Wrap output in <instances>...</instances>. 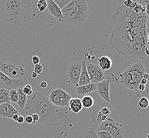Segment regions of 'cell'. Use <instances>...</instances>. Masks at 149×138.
<instances>
[{
    "label": "cell",
    "instance_id": "obj_1",
    "mask_svg": "<svg viewBox=\"0 0 149 138\" xmlns=\"http://www.w3.org/2000/svg\"><path fill=\"white\" fill-rule=\"evenodd\" d=\"M114 27L109 42L114 50L126 60L146 59L147 46L146 13H137L122 4L112 16Z\"/></svg>",
    "mask_w": 149,
    "mask_h": 138
},
{
    "label": "cell",
    "instance_id": "obj_2",
    "mask_svg": "<svg viewBox=\"0 0 149 138\" xmlns=\"http://www.w3.org/2000/svg\"><path fill=\"white\" fill-rule=\"evenodd\" d=\"M33 10L31 0H0V18L21 26L28 21Z\"/></svg>",
    "mask_w": 149,
    "mask_h": 138
},
{
    "label": "cell",
    "instance_id": "obj_3",
    "mask_svg": "<svg viewBox=\"0 0 149 138\" xmlns=\"http://www.w3.org/2000/svg\"><path fill=\"white\" fill-rule=\"evenodd\" d=\"M146 69L142 63L136 62L128 67L123 73L117 72L111 74L113 81L116 83H120L130 90L137 89L143 78Z\"/></svg>",
    "mask_w": 149,
    "mask_h": 138
},
{
    "label": "cell",
    "instance_id": "obj_4",
    "mask_svg": "<svg viewBox=\"0 0 149 138\" xmlns=\"http://www.w3.org/2000/svg\"><path fill=\"white\" fill-rule=\"evenodd\" d=\"M33 114H38L39 116V120L37 123L49 127L58 126L65 121L73 118L75 115L69 107H58L52 110L37 109Z\"/></svg>",
    "mask_w": 149,
    "mask_h": 138
},
{
    "label": "cell",
    "instance_id": "obj_5",
    "mask_svg": "<svg viewBox=\"0 0 149 138\" xmlns=\"http://www.w3.org/2000/svg\"><path fill=\"white\" fill-rule=\"evenodd\" d=\"M0 71L12 79L28 78V73L24 65L12 58H0Z\"/></svg>",
    "mask_w": 149,
    "mask_h": 138
},
{
    "label": "cell",
    "instance_id": "obj_6",
    "mask_svg": "<svg viewBox=\"0 0 149 138\" xmlns=\"http://www.w3.org/2000/svg\"><path fill=\"white\" fill-rule=\"evenodd\" d=\"M58 108L51 103L45 93L39 91L33 92L31 96H28L24 111L26 115H31L37 109L52 110Z\"/></svg>",
    "mask_w": 149,
    "mask_h": 138
},
{
    "label": "cell",
    "instance_id": "obj_7",
    "mask_svg": "<svg viewBox=\"0 0 149 138\" xmlns=\"http://www.w3.org/2000/svg\"><path fill=\"white\" fill-rule=\"evenodd\" d=\"M95 131H107L112 135L113 138H124L125 134L122 124L117 123L110 117L99 125Z\"/></svg>",
    "mask_w": 149,
    "mask_h": 138
},
{
    "label": "cell",
    "instance_id": "obj_8",
    "mask_svg": "<svg viewBox=\"0 0 149 138\" xmlns=\"http://www.w3.org/2000/svg\"><path fill=\"white\" fill-rule=\"evenodd\" d=\"M72 97L69 93L61 88H55L49 93L48 99L55 106L60 108L69 107Z\"/></svg>",
    "mask_w": 149,
    "mask_h": 138
},
{
    "label": "cell",
    "instance_id": "obj_9",
    "mask_svg": "<svg viewBox=\"0 0 149 138\" xmlns=\"http://www.w3.org/2000/svg\"><path fill=\"white\" fill-rule=\"evenodd\" d=\"M28 79H12L0 71V89L18 90L22 89L28 83Z\"/></svg>",
    "mask_w": 149,
    "mask_h": 138
},
{
    "label": "cell",
    "instance_id": "obj_10",
    "mask_svg": "<svg viewBox=\"0 0 149 138\" xmlns=\"http://www.w3.org/2000/svg\"><path fill=\"white\" fill-rule=\"evenodd\" d=\"M66 6L72 9L84 22L89 15V9L86 0H72Z\"/></svg>",
    "mask_w": 149,
    "mask_h": 138
},
{
    "label": "cell",
    "instance_id": "obj_11",
    "mask_svg": "<svg viewBox=\"0 0 149 138\" xmlns=\"http://www.w3.org/2000/svg\"><path fill=\"white\" fill-rule=\"evenodd\" d=\"M82 68V62L78 61L72 62L69 65L66 70L69 83L78 87Z\"/></svg>",
    "mask_w": 149,
    "mask_h": 138
},
{
    "label": "cell",
    "instance_id": "obj_12",
    "mask_svg": "<svg viewBox=\"0 0 149 138\" xmlns=\"http://www.w3.org/2000/svg\"><path fill=\"white\" fill-rule=\"evenodd\" d=\"M63 15V22L72 26H77L84 23L80 17L72 9L65 6L61 9Z\"/></svg>",
    "mask_w": 149,
    "mask_h": 138
},
{
    "label": "cell",
    "instance_id": "obj_13",
    "mask_svg": "<svg viewBox=\"0 0 149 138\" xmlns=\"http://www.w3.org/2000/svg\"><path fill=\"white\" fill-rule=\"evenodd\" d=\"M86 69L91 83L97 84L104 80V72L99 66L95 63H86Z\"/></svg>",
    "mask_w": 149,
    "mask_h": 138
},
{
    "label": "cell",
    "instance_id": "obj_14",
    "mask_svg": "<svg viewBox=\"0 0 149 138\" xmlns=\"http://www.w3.org/2000/svg\"><path fill=\"white\" fill-rule=\"evenodd\" d=\"M110 77H108L106 80H104L96 84L97 90L99 96L107 102H110Z\"/></svg>",
    "mask_w": 149,
    "mask_h": 138
},
{
    "label": "cell",
    "instance_id": "obj_15",
    "mask_svg": "<svg viewBox=\"0 0 149 138\" xmlns=\"http://www.w3.org/2000/svg\"><path fill=\"white\" fill-rule=\"evenodd\" d=\"M15 114H20V112L16 109L10 102L0 105V116L12 118Z\"/></svg>",
    "mask_w": 149,
    "mask_h": 138
},
{
    "label": "cell",
    "instance_id": "obj_16",
    "mask_svg": "<svg viewBox=\"0 0 149 138\" xmlns=\"http://www.w3.org/2000/svg\"><path fill=\"white\" fill-rule=\"evenodd\" d=\"M46 10L47 12L57 20L63 22V15L61 9H60L52 0H47V6Z\"/></svg>",
    "mask_w": 149,
    "mask_h": 138
},
{
    "label": "cell",
    "instance_id": "obj_17",
    "mask_svg": "<svg viewBox=\"0 0 149 138\" xmlns=\"http://www.w3.org/2000/svg\"><path fill=\"white\" fill-rule=\"evenodd\" d=\"M91 82L90 81L89 75L86 69V58H85L84 61L82 62V68L80 79L78 82V87L89 84Z\"/></svg>",
    "mask_w": 149,
    "mask_h": 138
},
{
    "label": "cell",
    "instance_id": "obj_18",
    "mask_svg": "<svg viewBox=\"0 0 149 138\" xmlns=\"http://www.w3.org/2000/svg\"><path fill=\"white\" fill-rule=\"evenodd\" d=\"M97 90L96 84L90 83L89 84L77 87L76 92L79 95L86 96Z\"/></svg>",
    "mask_w": 149,
    "mask_h": 138
},
{
    "label": "cell",
    "instance_id": "obj_19",
    "mask_svg": "<svg viewBox=\"0 0 149 138\" xmlns=\"http://www.w3.org/2000/svg\"><path fill=\"white\" fill-rule=\"evenodd\" d=\"M69 108L74 114L79 113L83 108L81 99L78 98H72L69 102Z\"/></svg>",
    "mask_w": 149,
    "mask_h": 138
},
{
    "label": "cell",
    "instance_id": "obj_20",
    "mask_svg": "<svg viewBox=\"0 0 149 138\" xmlns=\"http://www.w3.org/2000/svg\"><path fill=\"white\" fill-rule=\"evenodd\" d=\"M32 9L36 12L41 13L46 10L47 0H33L31 2Z\"/></svg>",
    "mask_w": 149,
    "mask_h": 138
},
{
    "label": "cell",
    "instance_id": "obj_21",
    "mask_svg": "<svg viewBox=\"0 0 149 138\" xmlns=\"http://www.w3.org/2000/svg\"><path fill=\"white\" fill-rule=\"evenodd\" d=\"M75 138H98L96 135L95 129L90 128L81 132H77Z\"/></svg>",
    "mask_w": 149,
    "mask_h": 138
},
{
    "label": "cell",
    "instance_id": "obj_22",
    "mask_svg": "<svg viewBox=\"0 0 149 138\" xmlns=\"http://www.w3.org/2000/svg\"><path fill=\"white\" fill-rule=\"evenodd\" d=\"M109 116H107L102 113L100 111L93 112L91 114V118L93 123H95L96 125H100L102 123L104 122V121L108 119Z\"/></svg>",
    "mask_w": 149,
    "mask_h": 138
},
{
    "label": "cell",
    "instance_id": "obj_23",
    "mask_svg": "<svg viewBox=\"0 0 149 138\" xmlns=\"http://www.w3.org/2000/svg\"><path fill=\"white\" fill-rule=\"evenodd\" d=\"M99 66L104 70H108L112 66V61L110 57L107 56H102L98 59Z\"/></svg>",
    "mask_w": 149,
    "mask_h": 138
},
{
    "label": "cell",
    "instance_id": "obj_24",
    "mask_svg": "<svg viewBox=\"0 0 149 138\" xmlns=\"http://www.w3.org/2000/svg\"><path fill=\"white\" fill-rule=\"evenodd\" d=\"M17 91H18L19 98H18V102H17V104L20 108L21 109H24L27 102L28 96L27 95H26L25 93H23L22 89H19L17 90Z\"/></svg>",
    "mask_w": 149,
    "mask_h": 138
},
{
    "label": "cell",
    "instance_id": "obj_25",
    "mask_svg": "<svg viewBox=\"0 0 149 138\" xmlns=\"http://www.w3.org/2000/svg\"><path fill=\"white\" fill-rule=\"evenodd\" d=\"M81 102L83 107L90 108L92 107L94 104V100L93 97L88 95H86L81 99Z\"/></svg>",
    "mask_w": 149,
    "mask_h": 138
},
{
    "label": "cell",
    "instance_id": "obj_26",
    "mask_svg": "<svg viewBox=\"0 0 149 138\" xmlns=\"http://www.w3.org/2000/svg\"><path fill=\"white\" fill-rule=\"evenodd\" d=\"M10 102L9 90L3 88L0 89V105Z\"/></svg>",
    "mask_w": 149,
    "mask_h": 138
},
{
    "label": "cell",
    "instance_id": "obj_27",
    "mask_svg": "<svg viewBox=\"0 0 149 138\" xmlns=\"http://www.w3.org/2000/svg\"><path fill=\"white\" fill-rule=\"evenodd\" d=\"M111 110H112V108L109 102H106L103 103L101 105L100 111L104 115L109 116L111 113Z\"/></svg>",
    "mask_w": 149,
    "mask_h": 138
},
{
    "label": "cell",
    "instance_id": "obj_28",
    "mask_svg": "<svg viewBox=\"0 0 149 138\" xmlns=\"http://www.w3.org/2000/svg\"><path fill=\"white\" fill-rule=\"evenodd\" d=\"M137 106L139 109H145L149 106V100L147 97L143 96L139 100Z\"/></svg>",
    "mask_w": 149,
    "mask_h": 138
},
{
    "label": "cell",
    "instance_id": "obj_29",
    "mask_svg": "<svg viewBox=\"0 0 149 138\" xmlns=\"http://www.w3.org/2000/svg\"><path fill=\"white\" fill-rule=\"evenodd\" d=\"M9 96H10V101L12 103L17 104V102H18V98H19L17 90L12 89V90H9Z\"/></svg>",
    "mask_w": 149,
    "mask_h": 138
},
{
    "label": "cell",
    "instance_id": "obj_30",
    "mask_svg": "<svg viewBox=\"0 0 149 138\" xmlns=\"http://www.w3.org/2000/svg\"><path fill=\"white\" fill-rule=\"evenodd\" d=\"M60 9H63L72 0H52Z\"/></svg>",
    "mask_w": 149,
    "mask_h": 138
},
{
    "label": "cell",
    "instance_id": "obj_31",
    "mask_svg": "<svg viewBox=\"0 0 149 138\" xmlns=\"http://www.w3.org/2000/svg\"><path fill=\"white\" fill-rule=\"evenodd\" d=\"M96 135L98 138H113L109 132L105 131H95Z\"/></svg>",
    "mask_w": 149,
    "mask_h": 138
},
{
    "label": "cell",
    "instance_id": "obj_32",
    "mask_svg": "<svg viewBox=\"0 0 149 138\" xmlns=\"http://www.w3.org/2000/svg\"><path fill=\"white\" fill-rule=\"evenodd\" d=\"M137 2L136 0H124L123 2V5L126 7L133 9L135 6L137 5Z\"/></svg>",
    "mask_w": 149,
    "mask_h": 138
},
{
    "label": "cell",
    "instance_id": "obj_33",
    "mask_svg": "<svg viewBox=\"0 0 149 138\" xmlns=\"http://www.w3.org/2000/svg\"><path fill=\"white\" fill-rule=\"evenodd\" d=\"M145 72L147 73L149 75V68L147 69H146V71ZM142 94L143 95V96L146 97L149 100V78L148 80L147 84L146 85V89L142 92H141Z\"/></svg>",
    "mask_w": 149,
    "mask_h": 138
},
{
    "label": "cell",
    "instance_id": "obj_34",
    "mask_svg": "<svg viewBox=\"0 0 149 138\" xmlns=\"http://www.w3.org/2000/svg\"><path fill=\"white\" fill-rule=\"evenodd\" d=\"M22 90L24 93L27 95V96H31L33 93V90H32V87L30 86V84H27L25 85L22 88Z\"/></svg>",
    "mask_w": 149,
    "mask_h": 138
},
{
    "label": "cell",
    "instance_id": "obj_35",
    "mask_svg": "<svg viewBox=\"0 0 149 138\" xmlns=\"http://www.w3.org/2000/svg\"><path fill=\"white\" fill-rule=\"evenodd\" d=\"M43 70V66L41 63H38L37 64L35 65L34 67V72H36L37 75H41L42 70Z\"/></svg>",
    "mask_w": 149,
    "mask_h": 138
},
{
    "label": "cell",
    "instance_id": "obj_36",
    "mask_svg": "<svg viewBox=\"0 0 149 138\" xmlns=\"http://www.w3.org/2000/svg\"><path fill=\"white\" fill-rule=\"evenodd\" d=\"M31 116L33 117V124H35V123H37L39 120L38 115L37 114H33L31 115Z\"/></svg>",
    "mask_w": 149,
    "mask_h": 138
},
{
    "label": "cell",
    "instance_id": "obj_37",
    "mask_svg": "<svg viewBox=\"0 0 149 138\" xmlns=\"http://www.w3.org/2000/svg\"><path fill=\"white\" fill-rule=\"evenodd\" d=\"M32 61H33V63L34 65H36L39 63L40 62V59L38 56H36V55H34L32 57Z\"/></svg>",
    "mask_w": 149,
    "mask_h": 138
},
{
    "label": "cell",
    "instance_id": "obj_38",
    "mask_svg": "<svg viewBox=\"0 0 149 138\" xmlns=\"http://www.w3.org/2000/svg\"><path fill=\"white\" fill-rule=\"evenodd\" d=\"M144 2L146 3V15L149 18V0H145Z\"/></svg>",
    "mask_w": 149,
    "mask_h": 138
},
{
    "label": "cell",
    "instance_id": "obj_39",
    "mask_svg": "<svg viewBox=\"0 0 149 138\" xmlns=\"http://www.w3.org/2000/svg\"><path fill=\"white\" fill-rule=\"evenodd\" d=\"M25 121L28 124H31L33 123V117L32 116L30 115H28L26 118H25Z\"/></svg>",
    "mask_w": 149,
    "mask_h": 138
},
{
    "label": "cell",
    "instance_id": "obj_40",
    "mask_svg": "<svg viewBox=\"0 0 149 138\" xmlns=\"http://www.w3.org/2000/svg\"><path fill=\"white\" fill-rule=\"evenodd\" d=\"M137 89L140 91L141 92H142L146 89V85L140 84L137 87Z\"/></svg>",
    "mask_w": 149,
    "mask_h": 138
},
{
    "label": "cell",
    "instance_id": "obj_41",
    "mask_svg": "<svg viewBox=\"0 0 149 138\" xmlns=\"http://www.w3.org/2000/svg\"><path fill=\"white\" fill-rule=\"evenodd\" d=\"M17 122L20 123V124H23V123L24 122V117H23L22 115H20V116H19L18 121H17Z\"/></svg>",
    "mask_w": 149,
    "mask_h": 138
},
{
    "label": "cell",
    "instance_id": "obj_42",
    "mask_svg": "<svg viewBox=\"0 0 149 138\" xmlns=\"http://www.w3.org/2000/svg\"><path fill=\"white\" fill-rule=\"evenodd\" d=\"M40 87H41L42 88H46V87H47V83L46 81H42L40 84Z\"/></svg>",
    "mask_w": 149,
    "mask_h": 138
},
{
    "label": "cell",
    "instance_id": "obj_43",
    "mask_svg": "<svg viewBox=\"0 0 149 138\" xmlns=\"http://www.w3.org/2000/svg\"><path fill=\"white\" fill-rule=\"evenodd\" d=\"M19 116H20V114H15L13 115L12 118L13 120L15 121V122H17L18 118H19Z\"/></svg>",
    "mask_w": 149,
    "mask_h": 138
},
{
    "label": "cell",
    "instance_id": "obj_44",
    "mask_svg": "<svg viewBox=\"0 0 149 138\" xmlns=\"http://www.w3.org/2000/svg\"><path fill=\"white\" fill-rule=\"evenodd\" d=\"M147 82H148L147 80L144 79V78H142V79H141V80L140 84L146 85V84H147Z\"/></svg>",
    "mask_w": 149,
    "mask_h": 138
},
{
    "label": "cell",
    "instance_id": "obj_45",
    "mask_svg": "<svg viewBox=\"0 0 149 138\" xmlns=\"http://www.w3.org/2000/svg\"><path fill=\"white\" fill-rule=\"evenodd\" d=\"M145 53L146 54V55H148L149 56V46L147 45L146 46V47L145 48Z\"/></svg>",
    "mask_w": 149,
    "mask_h": 138
},
{
    "label": "cell",
    "instance_id": "obj_46",
    "mask_svg": "<svg viewBox=\"0 0 149 138\" xmlns=\"http://www.w3.org/2000/svg\"><path fill=\"white\" fill-rule=\"evenodd\" d=\"M146 31L148 34L149 33V18H148L146 21Z\"/></svg>",
    "mask_w": 149,
    "mask_h": 138
},
{
    "label": "cell",
    "instance_id": "obj_47",
    "mask_svg": "<svg viewBox=\"0 0 149 138\" xmlns=\"http://www.w3.org/2000/svg\"><path fill=\"white\" fill-rule=\"evenodd\" d=\"M143 78H144V79H146V80H148L149 79V75L147 73H146V72H145V73L143 74Z\"/></svg>",
    "mask_w": 149,
    "mask_h": 138
},
{
    "label": "cell",
    "instance_id": "obj_48",
    "mask_svg": "<svg viewBox=\"0 0 149 138\" xmlns=\"http://www.w3.org/2000/svg\"><path fill=\"white\" fill-rule=\"evenodd\" d=\"M31 77L33 78H36L37 77V76H38V75L36 73V72H32L31 73Z\"/></svg>",
    "mask_w": 149,
    "mask_h": 138
},
{
    "label": "cell",
    "instance_id": "obj_49",
    "mask_svg": "<svg viewBox=\"0 0 149 138\" xmlns=\"http://www.w3.org/2000/svg\"><path fill=\"white\" fill-rule=\"evenodd\" d=\"M147 40H149V33L148 34V36H147Z\"/></svg>",
    "mask_w": 149,
    "mask_h": 138
},
{
    "label": "cell",
    "instance_id": "obj_50",
    "mask_svg": "<svg viewBox=\"0 0 149 138\" xmlns=\"http://www.w3.org/2000/svg\"><path fill=\"white\" fill-rule=\"evenodd\" d=\"M147 45L149 46V40H147Z\"/></svg>",
    "mask_w": 149,
    "mask_h": 138
},
{
    "label": "cell",
    "instance_id": "obj_51",
    "mask_svg": "<svg viewBox=\"0 0 149 138\" xmlns=\"http://www.w3.org/2000/svg\"><path fill=\"white\" fill-rule=\"evenodd\" d=\"M146 138H149V134H148L146 136Z\"/></svg>",
    "mask_w": 149,
    "mask_h": 138
}]
</instances>
